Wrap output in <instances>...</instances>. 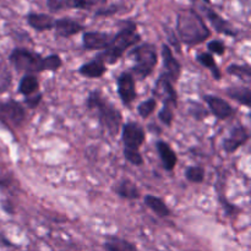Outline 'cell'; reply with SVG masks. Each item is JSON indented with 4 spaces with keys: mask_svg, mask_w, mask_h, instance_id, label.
Wrapping results in <instances>:
<instances>
[{
    "mask_svg": "<svg viewBox=\"0 0 251 251\" xmlns=\"http://www.w3.org/2000/svg\"><path fill=\"white\" fill-rule=\"evenodd\" d=\"M156 107H157V100H154L153 97H151L149 98V100L140 103L139 107H137V113H139L141 118L147 119V118H149L150 115L156 110Z\"/></svg>",
    "mask_w": 251,
    "mask_h": 251,
    "instance_id": "83f0119b",
    "label": "cell"
},
{
    "mask_svg": "<svg viewBox=\"0 0 251 251\" xmlns=\"http://www.w3.org/2000/svg\"><path fill=\"white\" fill-rule=\"evenodd\" d=\"M158 119L163 123L166 126H171L172 123L174 120V113H173V108L169 107V105H164L163 108L161 109V112L158 113Z\"/></svg>",
    "mask_w": 251,
    "mask_h": 251,
    "instance_id": "4dcf8cb0",
    "label": "cell"
},
{
    "mask_svg": "<svg viewBox=\"0 0 251 251\" xmlns=\"http://www.w3.org/2000/svg\"><path fill=\"white\" fill-rule=\"evenodd\" d=\"M88 110L96 112V118L100 126L108 131L110 136H117L123 126V115L120 110L110 103L100 91H91L86 100Z\"/></svg>",
    "mask_w": 251,
    "mask_h": 251,
    "instance_id": "6da1fadb",
    "label": "cell"
},
{
    "mask_svg": "<svg viewBox=\"0 0 251 251\" xmlns=\"http://www.w3.org/2000/svg\"><path fill=\"white\" fill-rule=\"evenodd\" d=\"M42 98H43V96H42L41 92L29 96V97H25V104H26L27 108H29V109H34V108L38 107L39 103L42 102Z\"/></svg>",
    "mask_w": 251,
    "mask_h": 251,
    "instance_id": "e575fe53",
    "label": "cell"
},
{
    "mask_svg": "<svg viewBox=\"0 0 251 251\" xmlns=\"http://www.w3.org/2000/svg\"><path fill=\"white\" fill-rule=\"evenodd\" d=\"M130 55L134 59L135 64L131 68L132 76H136L140 80H145L153 73L157 63H158V53L154 44L142 43L136 46Z\"/></svg>",
    "mask_w": 251,
    "mask_h": 251,
    "instance_id": "277c9868",
    "label": "cell"
},
{
    "mask_svg": "<svg viewBox=\"0 0 251 251\" xmlns=\"http://www.w3.org/2000/svg\"><path fill=\"white\" fill-rule=\"evenodd\" d=\"M113 34L107 32L90 31L82 36V46L86 50H105L110 46Z\"/></svg>",
    "mask_w": 251,
    "mask_h": 251,
    "instance_id": "7c38bea8",
    "label": "cell"
},
{
    "mask_svg": "<svg viewBox=\"0 0 251 251\" xmlns=\"http://www.w3.org/2000/svg\"><path fill=\"white\" fill-rule=\"evenodd\" d=\"M118 95L123 104L130 105L136 100V87H135V77L129 71H124L117 78Z\"/></svg>",
    "mask_w": 251,
    "mask_h": 251,
    "instance_id": "9c48e42d",
    "label": "cell"
},
{
    "mask_svg": "<svg viewBox=\"0 0 251 251\" xmlns=\"http://www.w3.org/2000/svg\"><path fill=\"white\" fill-rule=\"evenodd\" d=\"M196 60H198L201 65H203L205 68H207L208 70H210V73L212 74V77L215 78V80L220 81L221 78H222V73H221L220 68H218L217 63H216L212 54L208 53V51L199 53L198 56H196Z\"/></svg>",
    "mask_w": 251,
    "mask_h": 251,
    "instance_id": "cb8c5ba5",
    "label": "cell"
},
{
    "mask_svg": "<svg viewBox=\"0 0 251 251\" xmlns=\"http://www.w3.org/2000/svg\"><path fill=\"white\" fill-rule=\"evenodd\" d=\"M95 5L93 0H47V6L51 12L64 9L87 10Z\"/></svg>",
    "mask_w": 251,
    "mask_h": 251,
    "instance_id": "e0dca14e",
    "label": "cell"
},
{
    "mask_svg": "<svg viewBox=\"0 0 251 251\" xmlns=\"http://www.w3.org/2000/svg\"><path fill=\"white\" fill-rule=\"evenodd\" d=\"M185 176L190 183L201 184L205 180V169L201 166H190L186 168Z\"/></svg>",
    "mask_w": 251,
    "mask_h": 251,
    "instance_id": "4316f807",
    "label": "cell"
},
{
    "mask_svg": "<svg viewBox=\"0 0 251 251\" xmlns=\"http://www.w3.org/2000/svg\"><path fill=\"white\" fill-rule=\"evenodd\" d=\"M144 202L158 217L163 218L171 216V208L166 205V202L161 198H157L154 195H146L144 198Z\"/></svg>",
    "mask_w": 251,
    "mask_h": 251,
    "instance_id": "44dd1931",
    "label": "cell"
},
{
    "mask_svg": "<svg viewBox=\"0 0 251 251\" xmlns=\"http://www.w3.org/2000/svg\"><path fill=\"white\" fill-rule=\"evenodd\" d=\"M122 127V141L124 144V150L140 151V147L146 140L144 127L136 122H127Z\"/></svg>",
    "mask_w": 251,
    "mask_h": 251,
    "instance_id": "52a82bcc",
    "label": "cell"
},
{
    "mask_svg": "<svg viewBox=\"0 0 251 251\" xmlns=\"http://www.w3.org/2000/svg\"><path fill=\"white\" fill-rule=\"evenodd\" d=\"M61 65H63V60L58 54H50L46 56L47 71H56Z\"/></svg>",
    "mask_w": 251,
    "mask_h": 251,
    "instance_id": "1f68e13d",
    "label": "cell"
},
{
    "mask_svg": "<svg viewBox=\"0 0 251 251\" xmlns=\"http://www.w3.org/2000/svg\"><path fill=\"white\" fill-rule=\"evenodd\" d=\"M202 1H205L206 4H210V0H202Z\"/></svg>",
    "mask_w": 251,
    "mask_h": 251,
    "instance_id": "8d00e7d4",
    "label": "cell"
},
{
    "mask_svg": "<svg viewBox=\"0 0 251 251\" xmlns=\"http://www.w3.org/2000/svg\"><path fill=\"white\" fill-rule=\"evenodd\" d=\"M10 63L17 71L26 74H37L47 71L46 58L26 48H15L9 56Z\"/></svg>",
    "mask_w": 251,
    "mask_h": 251,
    "instance_id": "5b68a950",
    "label": "cell"
},
{
    "mask_svg": "<svg viewBox=\"0 0 251 251\" xmlns=\"http://www.w3.org/2000/svg\"><path fill=\"white\" fill-rule=\"evenodd\" d=\"M27 24L37 32L50 31L54 27L55 20L47 14H39V12H31L26 16Z\"/></svg>",
    "mask_w": 251,
    "mask_h": 251,
    "instance_id": "ac0fdd59",
    "label": "cell"
},
{
    "mask_svg": "<svg viewBox=\"0 0 251 251\" xmlns=\"http://www.w3.org/2000/svg\"><path fill=\"white\" fill-rule=\"evenodd\" d=\"M207 49H208V53L213 54H217V55H223L226 53V44L223 43L222 41H218V39H213V41H210L207 44Z\"/></svg>",
    "mask_w": 251,
    "mask_h": 251,
    "instance_id": "d6a6232c",
    "label": "cell"
},
{
    "mask_svg": "<svg viewBox=\"0 0 251 251\" xmlns=\"http://www.w3.org/2000/svg\"><path fill=\"white\" fill-rule=\"evenodd\" d=\"M162 58H163V75L172 82H176L181 75V64L174 56L168 44L162 46Z\"/></svg>",
    "mask_w": 251,
    "mask_h": 251,
    "instance_id": "4fadbf2b",
    "label": "cell"
},
{
    "mask_svg": "<svg viewBox=\"0 0 251 251\" xmlns=\"http://www.w3.org/2000/svg\"><path fill=\"white\" fill-rule=\"evenodd\" d=\"M152 95L154 100H161L164 105H169L172 108L178 107V93L174 88L173 82L167 78L163 74H161L156 80Z\"/></svg>",
    "mask_w": 251,
    "mask_h": 251,
    "instance_id": "ba28073f",
    "label": "cell"
},
{
    "mask_svg": "<svg viewBox=\"0 0 251 251\" xmlns=\"http://www.w3.org/2000/svg\"><path fill=\"white\" fill-rule=\"evenodd\" d=\"M202 11L203 14H205L206 19L210 21V24L212 25V27L215 28L216 32L229 37L238 36V32L235 31V28L232 26V24L228 22L226 19H223V17L221 16V15H218L215 10L211 9V7L208 6H202Z\"/></svg>",
    "mask_w": 251,
    "mask_h": 251,
    "instance_id": "5bb4252c",
    "label": "cell"
},
{
    "mask_svg": "<svg viewBox=\"0 0 251 251\" xmlns=\"http://www.w3.org/2000/svg\"><path fill=\"white\" fill-rule=\"evenodd\" d=\"M140 41L141 36L137 33L136 25L134 22H125L122 29L113 36L110 46L105 50L98 53L96 59L104 64H115L127 49L136 46Z\"/></svg>",
    "mask_w": 251,
    "mask_h": 251,
    "instance_id": "3957f363",
    "label": "cell"
},
{
    "mask_svg": "<svg viewBox=\"0 0 251 251\" xmlns=\"http://www.w3.org/2000/svg\"><path fill=\"white\" fill-rule=\"evenodd\" d=\"M226 93H227L228 97L237 100L242 105H245V107H250L251 105L250 87H245V86H229L226 90Z\"/></svg>",
    "mask_w": 251,
    "mask_h": 251,
    "instance_id": "7402d4cb",
    "label": "cell"
},
{
    "mask_svg": "<svg viewBox=\"0 0 251 251\" xmlns=\"http://www.w3.org/2000/svg\"><path fill=\"white\" fill-rule=\"evenodd\" d=\"M0 120L10 126H22L26 120V109L21 103L14 100L0 102Z\"/></svg>",
    "mask_w": 251,
    "mask_h": 251,
    "instance_id": "8992f818",
    "label": "cell"
},
{
    "mask_svg": "<svg viewBox=\"0 0 251 251\" xmlns=\"http://www.w3.org/2000/svg\"><path fill=\"white\" fill-rule=\"evenodd\" d=\"M53 28L55 29V34L58 37L69 38V37H73L82 32L85 27L80 22L75 21V20L70 19V17H61V19L54 21Z\"/></svg>",
    "mask_w": 251,
    "mask_h": 251,
    "instance_id": "9a60e30c",
    "label": "cell"
},
{
    "mask_svg": "<svg viewBox=\"0 0 251 251\" xmlns=\"http://www.w3.org/2000/svg\"><path fill=\"white\" fill-rule=\"evenodd\" d=\"M176 33L179 42L186 46H198L210 38L211 31L202 17L194 9H184L176 17Z\"/></svg>",
    "mask_w": 251,
    "mask_h": 251,
    "instance_id": "7a4b0ae2",
    "label": "cell"
},
{
    "mask_svg": "<svg viewBox=\"0 0 251 251\" xmlns=\"http://www.w3.org/2000/svg\"><path fill=\"white\" fill-rule=\"evenodd\" d=\"M11 82L12 76L9 69H6L5 66H0V93L9 90V87L11 86Z\"/></svg>",
    "mask_w": 251,
    "mask_h": 251,
    "instance_id": "f1b7e54d",
    "label": "cell"
},
{
    "mask_svg": "<svg viewBox=\"0 0 251 251\" xmlns=\"http://www.w3.org/2000/svg\"><path fill=\"white\" fill-rule=\"evenodd\" d=\"M189 109H190L191 115L198 120L205 119V118L208 115V112L205 109V107H202V105L199 104V103L196 102H193V105L189 107Z\"/></svg>",
    "mask_w": 251,
    "mask_h": 251,
    "instance_id": "836d02e7",
    "label": "cell"
},
{
    "mask_svg": "<svg viewBox=\"0 0 251 251\" xmlns=\"http://www.w3.org/2000/svg\"><path fill=\"white\" fill-rule=\"evenodd\" d=\"M203 100L206 104L210 108L211 113L217 118L218 120H226L232 118L235 114L237 110L229 104L226 100L218 97L215 95H205L203 96Z\"/></svg>",
    "mask_w": 251,
    "mask_h": 251,
    "instance_id": "8fae6325",
    "label": "cell"
},
{
    "mask_svg": "<svg viewBox=\"0 0 251 251\" xmlns=\"http://www.w3.org/2000/svg\"><path fill=\"white\" fill-rule=\"evenodd\" d=\"M220 200H221V203L223 205V208H225V212L227 213L228 216H234L240 211L239 207L234 206L233 203H229L227 200H225V199L220 198Z\"/></svg>",
    "mask_w": 251,
    "mask_h": 251,
    "instance_id": "d590c367",
    "label": "cell"
},
{
    "mask_svg": "<svg viewBox=\"0 0 251 251\" xmlns=\"http://www.w3.org/2000/svg\"><path fill=\"white\" fill-rule=\"evenodd\" d=\"M124 157L132 166L140 167L144 164V157L141 156L140 151H132V150H124Z\"/></svg>",
    "mask_w": 251,
    "mask_h": 251,
    "instance_id": "f546056e",
    "label": "cell"
},
{
    "mask_svg": "<svg viewBox=\"0 0 251 251\" xmlns=\"http://www.w3.org/2000/svg\"><path fill=\"white\" fill-rule=\"evenodd\" d=\"M114 193L125 200H137L141 198V191L130 179H122L114 186Z\"/></svg>",
    "mask_w": 251,
    "mask_h": 251,
    "instance_id": "d6986e66",
    "label": "cell"
},
{
    "mask_svg": "<svg viewBox=\"0 0 251 251\" xmlns=\"http://www.w3.org/2000/svg\"><path fill=\"white\" fill-rule=\"evenodd\" d=\"M105 73H107L105 64L98 60V59H93V60L88 61V63L82 64L78 68V74L87 78H100Z\"/></svg>",
    "mask_w": 251,
    "mask_h": 251,
    "instance_id": "ffe728a7",
    "label": "cell"
},
{
    "mask_svg": "<svg viewBox=\"0 0 251 251\" xmlns=\"http://www.w3.org/2000/svg\"><path fill=\"white\" fill-rule=\"evenodd\" d=\"M250 139L249 130L244 125H237L230 130L229 136L226 137L222 142V149L226 153H233L240 147L244 146Z\"/></svg>",
    "mask_w": 251,
    "mask_h": 251,
    "instance_id": "30bf717a",
    "label": "cell"
},
{
    "mask_svg": "<svg viewBox=\"0 0 251 251\" xmlns=\"http://www.w3.org/2000/svg\"><path fill=\"white\" fill-rule=\"evenodd\" d=\"M156 149L163 168L167 172L174 171L176 163H178V156H176V151L171 147V145L168 142L163 141V140H158L156 142Z\"/></svg>",
    "mask_w": 251,
    "mask_h": 251,
    "instance_id": "2e32d148",
    "label": "cell"
},
{
    "mask_svg": "<svg viewBox=\"0 0 251 251\" xmlns=\"http://www.w3.org/2000/svg\"><path fill=\"white\" fill-rule=\"evenodd\" d=\"M227 73L230 75H234L239 77L240 80L250 82L251 80V68L250 65L245 64V65H239V64H232L227 68Z\"/></svg>",
    "mask_w": 251,
    "mask_h": 251,
    "instance_id": "484cf974",
    "label": "cell"
},
{
    "mask_svg": "<svg viewBox=\"0 0 251 251\" xmlns=\"http://www.w3.org/2000/svg\"><path fill=\"white\" fill-rule=\"evenodd\" d=\"M107 251H137L136 247L127 240L118 237H109L104 243Z\"/></svg>",
    "mask_w": 251,
    "mask_h": 251,
    "instance_id": "d4e9b609",
    "label": "cell"
},
{
    "mask_svg": "<svg viewBox=\"0 0 251 251\" xmlns=\"http://www.w3.org/2000/svg\"><path fill=\"white\" fill-rule=\"evenodd\" d=\"M39 90V81L38 77L33 74H26L24 77L21 78L19 83V92L25 97H29L32 95L38 93Z\"/></svg>",
    "mask_w": 251,
    "mask_h": 251,
    "instance_id": "603a6c76",
    "label": "cell"
}]
</instances>
